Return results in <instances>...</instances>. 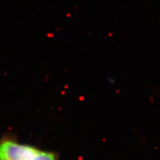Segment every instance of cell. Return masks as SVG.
<instances>
[{"label":"cell","mask_w":160,"mask_h":160,"mask_svg":"<svg viewBox=\"0 0 160 160\" xmlns=\"http://www.w3.org/2000/svg\"><path fill=\"white\" fill-rule=\"evenodd\" d=\"M0 160H60L54 151L20 142L11 133L0 137Z\"/></svg>","instance_id":"1"}]
</instances>
